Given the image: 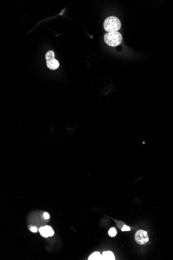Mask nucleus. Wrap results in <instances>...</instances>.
Instances as JSON below:
<instances>
[{"instance_id": "1", "label": "nucleus", "mask_w": 173, "mask_h": 260, "mask_svg": "<svg viewBox=\"0 0 173 260\" xmlns=\"http://www.w3.org/2000/svg\"><path fill=\"white\" fill-rule=\"evenodd\" d=\"M103 26L105 30L107 32H117L120 29L121 24L117 17L110 16L105 19Z\"/></svg>"}, {"instance_id": "2", "label": "nucleus", "mask_w": 173, "mask_h": 260, "mask_svg": "<svg viewBox=\"0 0 173 260\" xmlns=\"http://www.w3.org/2000/svg\"><path fill=\"white\" fill-rule=\"evenodd\" d=\"M104 39L105 43L110 46H117L122 42V35L117 31L108 32L105 34Z\"/></svg>"}, {"instance_id": "3", "label": "nucleus", "mask_w": 173, "mask_h": 260, "mask_svg": "<svg viewBox=\"0 0 173 260\" xmlns=\"http://www.w3.org/2000/svg\"><path fill=\"white\" fill-rule=\"evenodd\" d=\"M135 240L140 245H144L149 240L147 232L144 230H138L135 235Z\"/></svg>"}, {"instance_id": "4", "label": "nucleus", "mask_w": 173, "mask_h": 260, "mask_svg": "<svg viewBox=\"0 0 173 260\" xmlns=\"http://www.w3.org/2000/svg\"><path fill=\"white\" fill-rule=\"evenodd\" d=\"M46 64H47V67L49 69L53 70L57 69L60 65L59 61L55 58L46 60Z\"/></svg>"}, {"instance_id": "5", "label": "nucleus", "mask_w": 173, "mask_h": 260, "mask_svg": "<svg viewBox=\"0 0 173 260\" xmlns=\"http://www.w3.org/2000/svg\"><path fill=\"white\" fill-rule=\"evenodd\" d=\"M102 260H115V257L114 253L111 251H104L102 254Z\"/></svg>"}, {"instance_id": "6", "label": "nucleus", "mask_w": 173, "mask_h": 260, "mask_svg": "<svg viewBox=\"0 0 173 260\" xmlns=\"http://www.w3.org/2000/svg\"><path fill=\"white\" fill-rule=\"evenodd\" d=\"M89 260H102V254L98 251L93 252L88 258Z\"/></svg>"}, {"instance_id": "7", "label": "nucleus", "mask_w": 173, "mask_h": 260, "mask_svg": "<svg viewBox=\"0 0 173 260\" xmlns=\"http://www.w3.org/2000/svg\"><path fill=\"white\" fill-rule=\"evenodd\" d=\"M55 55H54V53L53 51H47L45 55V58H46V60H48L50 59H54Z\"/></svg>"}, {"instance_id": "8", "label": "nucleus", "mask_w": 173, "mask_h": 260, "mask_svg": "<svg viewBox=\"0 0 173 260\" xmlns=\"http://www.w3.org/2000/svg\"><path fill=\"white\" fill-rule=\"evenodd\" d=\"M40 233H41V236L47 238L49 237V235L48 234L47 232L46 231V229L44 227H41L39 230Z\"/></svg>"}, {"instance_id": "9", "label": "nucleus", "mask_w": 173, "mask_h": 260, "mask_svg": "<svg viewBox=\"0 0 173 260\" xmlns=\"http://www.w3.org/2000/svg\"><path fill=\"white\" fill-rule=\"evenodd\" d=\"M45 228L46 229V231L47 232L48 234L49 235V236H53L54 234V231L53 230V228H51V227L48 225H46L45 226Z\"/></svg>"}, {"instance_id": "10", "label": "nucleus", "mask_w": 173, "mask_h": 260, "mask_svg": "<svg viewBox=\"0 0 173 260\" xmlns=\"http://www.w3.org/2000/svg\"><path fill=\"white\" fill-rule=\"evenodd\" d=\"M108 234L110 237H115L117 235V231L115 227H112L110 228L108 231Z\"/></svg>"}, {"instance_id": "11", "label": "nucleus", "mask_w": 173, "mask_h": 260, "mask_svg": "<svg viewBox=\"0 0 173 260\" xmlns=\"http://www.w3.org/2000/svg\"><path fill=\"white\" fill-rule=\"evenodd\" d=\"M121 230L122 231H130L131 230V228L127 225H123V227Z\"/></svg>"}, {"instance_id": "12", "label": "nucleus", "mask_w": 173, "mask_h": 260, "mask_svg": "<svg viewBox=\"0 0 173 260\" xmlns=\"http://www.w3.org/2000/svg\"><path fill=\"white\" fill-rule=\"evenodd\" d=\"M49 217H50V216H49V214H48L47 212H45L44 214V219H49Z\"/></svg>"}, {"instance_id": "13", "label": "nucleus", "mask_w": 173, "mask_h": 260, "mask_svg": "<svg viewBox=\"0 0 173 260\" xmlns=\"http://www.w3.org/2000/svg\"><path fill=\"white\" fill-rule=\"evenodd\" d=\"M31 231L32 232H33V233H36L37 231V228L35 227H33L31 228L30 229Z\"/></svg>"}]
</instances>
